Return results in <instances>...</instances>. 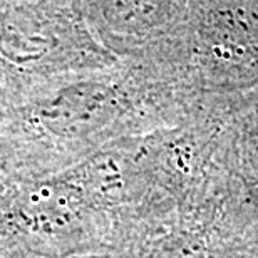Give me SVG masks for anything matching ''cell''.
<instances>
[{
    "mask_svg": "<svg viewBox=\"0 0 258 258\" xmlns=\"http://www.w3.org/2000/svg\"><path fill=\"white\" fill-rule=\"evenodd\" d=\"M210 39L228 60L258 54V0H218L210 12Z\"/></svg>",
    "mask_w": 258,
    "mask_h": 258,
    "instance_id": "6da1fadb",
    "label": "cell"
}]
</instances>
